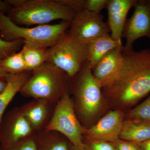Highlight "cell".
<instances>
[{"label": "cell", "mask_w": 150, "mask_h": 150, "mask_svg": "<svg viewBox=\"0 0 150 150\" xmlns=\"http://www.w3.org/2000/svg\"><path fill=\"white\" fill-rule=\"evenodd\" d=\"M70 23L61 21L56 24L25 27L16 24L6 14L0 13V37L6 41L22 40L31 46L48 48L68 31Z\"/></svg>", "instance_id": "4"}, {"label": "cell", "mask_w": 150, "mask_h": 150, "mask_svg": "<svg viewBox=\"0 0 150 150\" xmlns=\"http://www.w3.org/2000/svg\"><path fill=\"white\" fill-rule=\"evenodd\" d=\"M70 79L61 70L46 62L31 72L19 93L25 97L46 100L56 104L69 90Z\"/></svg>", "instance_id": "5"}, {"label": "cell", "mask_w": 150, "mask_h": 150, "mask_svg": "<svg viewBox=\"0 0 150 150\" xmlns=\"http://www.w3.org/2000/svg\"><path fill=\"white\" fill-rule=\"evenodd\" d=\"M0 68L8 74L27 71L21 51L0 60Z\"/></svg>", "instance_id": "20"}, {"label": "cell", "mask_w": 150, "mask_h": 150, "mask_svg": "<svg viewBox=\"0 0 150 150\" xmlns=\"http://www.w3.org/2000/svg\"><path fill=\"white\" fill-rule=\"evenodd\" d=\"M119 138L137 144L149 139L150 121L140 119L124 120Z\"/></svg>", "instance_id": "15"}, {"label": "cell", "mask_w": 150, "mask_h": 150, "mask_svg": "<svg viewBox=\"0 0 150 150\" xmlns=\"http://www.w3.org/2000/svg\"><path fill=\"white\" fill-rule=\"evenodd\" d=\"M69 90L74 96L73 103L79 120L81 124L88 123L100 110L103 94L87 62L77 74L70 79Z\"/></svg>", "instance_id": "3"}, {"label": "cell", "mask_w": 150, "mask_h": 150, "mask_svg": "<svg viewBox=\"0 0 150 150\" xmlns=\"http://www.w3.org/2000/svg\"><path fill=\"white\" fill-rule=\"evenodd\" d=\"M123 66L118 78L102 91L118 107H132L150 93V49H123Z\"/></svg>", "instance_id": "1"}, {"label": "cell", "mask_w": 150, "mask_h": 150, "mask_svg": "<svg viewBox=\"0 0 150 150\" xmlns=\"http://www.w3.org/2000/svg\"><path fill=\"white\" fill-rule=\"evenodd\" d=\"M88 57L87 45L66 32L55 44L48 48L47 62L72 79L80 71Z\"/></svg>", "instance_id": "7"}, {"label": "cell", "mask_w": 150, "mask_h": 150, "mask_svg": "<svg viewBox=\"0 0 150 150\" xmlns=\"http://www.w3.org/2000/svg\"><path fill=\"white\" fill-rule=\"evenodd\" d=\"M21 51L27 71L31 72L48 61V48H39L24 43Z\"/></svg>", "instance_id": "19"}, {"label": "cell", "mask_w": 150, "mask_h": 150, "mask_svg": "<svg viewBox=\"0 0 150 150\" xmlns=\"http://www.w3.org/2000/svg\"><path fill=\"white\" fill-rule=\"evenodd\" d=\"M56 105L46 100L34 99L20 108L23 115L36 133L43 130L47 125Z\"/></svg>", "instance_id": "14"}, {"label": "cell", "mask_w": 150, "mask_h": 150, "mask_svg": "<svg viewBox=\"0 0 150 150\" xmlns=\"http://www.w3.org/2000/svg\"><path fill=\"white\" fill-rule=\"evenodd\" d=\"M37 150H70L71 144L56 131L42 130L35 134Z\"/></svg>", "instance_id": "18"}, {"label": "cell", "mask_w": 150, "mask_h": 150, "mask_svg": "<svg viewBox=\"0 0 150 150\" xmlns=\"http://www.w3.org/2000/svg\"><path fill=\"white\" fill-rule=\"evenodd\" d=\"M86 150H117L113 143L105 141H87Z\"/></svg>", "instance_id": "25"}, {"label": "cell", "mask_w": 150, "mask_h": 150, "mask_svg": "<svg viewBox=\"0 0 150 150\" xmlns=\"http://www.w3.org/2000/svg\"><path fill=\"white\" fill-rule=\"evenodd\" d=\"M11 8L7 15L25 27L48 24L58 20L70 21L84 9V0H6Z\"/></svg>", "instance_id": "2"}, {"label": "cell", "mask_w": 150, "mask_h": 150, "mask_svg": "<svg viewBox=\"0 0 150 150\" xmlns=\"http://www.w3.org/2000/svg\"><path fill=\"white\" fill-rule=\"evenodd\" d=\"M24 43L22 40L7 41L0 37V60L20 51Z\"/></svg>", "instance_id": "22"}, {"label": "cell", "mask_w": 150, "mask_h": 150, "mask_svg": "<svg viewBox=\"0 0 150 150\" xmlns=\"http://www.w3.org/2000/svg\"><path fill=\"white\" fill-rule=\"evenodd\" d=\"M35 134L12 145H0V150H37Z\"/></svg>", "instance_id": "23"}, {"label": "cell", "mask_w": 150, "mask_h": 150, "mask_svg": "<svg viewBox=\"0 0 150 150\" xmlns=\"http://www.w3.org/2000/svg\"><path fill=\"white\" fill-rule=\"evenodd\" d=\"M108 0H85L84 10L90 12L100 13L101 11L106 8Z\"/></svg>", "instance_id": "24"}, {"label": "cell", "mask_w": 150, "mask_h": 150, "mask_svg": "<svg viewBox=\"0 0 150 150\" xmlns=\"http://www.w3.org/2000/svg\"><path fill=\"white\" fill-rule=\"evenodd\" d=\"M127 119H140L150 121V95L144 101L131 109Z\"/></svg>", "instance_id": "21"}, {"label": "cell", "mask_w": 150, "mask_h": 150, "mask_svg": "<svg viewBox=\"0 0 150 150\" xmlns=\"http://www.w3.org/2000/svg\"><path fill=\"white\" fill-rule=\"evenodd\" d=\"M85 128L76 114L72 99L68 90L56 103L53 115L43 130L58 132L66 137L73 146L86 150L83 140Z\"/></svg>", "instance_id": "6"}, {"label": "cell", "mask_w": 150, "mask_h": 150, "mask_svg": "<svg viewBox=\"0 0 150 150\" xmlns=\"http://www.w3.org/2000/svg\"><path fill=\"white\" fill-rule=\"evenodd\" d=\"M137 144L139 150H150V139Z\"/></svg>", "instance_id": "28"}, {"label": "cell", "mask_w": 150, "mask_h": 150, "mask_svg": "<svg viewBox=\"0 0 150 150\" xmlns=\"http://www.w3.org/2000/svg\"><path fill=\"white\" fill-rule=\"evenodd\" d=\"M136 0H108L106 9L107 22L113 40L122 43L121 39L129 10L133 7Z\"/></svg>", "instance_id": "13"}, {"label": "cell", "mask_w": 150, "mask_h": 150, "mask_svg": "<svg viewBox=\"0 0 150 150\" xmlns=\"http://www.w3.org/2000/svg\"><path fill=\"white\" fill-rule=\"evenodd\" d=\"M134 10L126 21L122 38L126 39L124 50L133 49L136 40L142 37L150 40V0H136Z\"/></svg>", "instance_id": "9"}, {"label": "cell", "mask_w": 150, "mask_h": 150, "mask_svg": "<svg viewBox=\"0 0 150 150\" xmlns=\"http://www.w3.org/2000/svg\"><path fill=\"white\" fill-rule=\"evenodd\" d=\"M11 8V6L6 0L2 1L0 0V13H7Z\"/></svg>", "instance_id": "27"}, {"label": "cell", "mask_w": 150, "mask_h": 150, "mask_svg": "<svg viewBox=\"0 0 150 150\" xmlns=\"http://www.w3.org/2000/svg\"><path fill=\"white\" fill-rule=\"evenodd\" d=\"M70 150H83L80 149H79L75 147L74 146H73L72 145H71V147H70Z\"/></svg>", "instance_id": "31"}, {"label": "cell", "mask_w": 150, "mask_h": 150, "mask_svg": "<svg viewBox=\"0 0 150 150\" xmlns=\"http://www.w3.org/2000/svg\"><path fill=\"white\" fill-rule=\"evenodd\" d=\"M87 62L91 69L103 57L114 48L123 46L122 43L113 40L110 34L100 36L89 43Z\"/></svg>", "instance_id": "17"}, {"label": "cell", "mask_w": 150, "mask_h": 150, "mask_svg": "<svg viewBox=\"0 0 150 150\" xmlns=\"http://www.w3.org/2000/svg\"><path fill=\"white\" fill-rule=\"evenodd\" d=\"M31 72L25 71L8 74L7 76V85L4 91L0 94V123L7 108L27 81Z\"/></svg>", "instance_id": "16"}, {"label": "cell", "mask_w": 150, "mask_h": 150, "mask_svg": "<svg viewBox=\"0 0 150 150\" xmlns=\"http://www.w3.org/2000/svg\"><path fill=\"white\" fill-rule=\"evenodd\" d=\"M8 74L5 71L0 68V77L6 76Z\"/></svg>", "instance_id": "30"}, {"label": "cell", "mask_w": 150, "mask_h": 150, "mask_svg": "<svg viewBox=\"0 0 150 150\" xmlns=\"http://www.w3.org/2000/svg\"><path fill=\"white\" fill-rule=\"evenodd\" d=\"M117 150H139L136 143L119 139L113 143Z\"/></svg>", "instance_id": "26"}, {"label": "cell", "mask_w": 150, "mask_h": 150, "mask_svg": "<svg viewBox=\"0 0 150 150\" xmlns=\"http://www.w3.org/2000/svg\"><path fill=\"white\" fill-rule=\"evenodd\" d=\"M7 76H6L0 77V94L4 91L7 85Z\"/></svg>", "instance_id": "29"}, {"label": "cell", "mask_w": 150, "mask_h": 150, "mask_svg": "<svg viewBox=\"0 0 150 150\" xmlns=\"http://www.w3.org/2000/svg\"><path fill=\"white\" fill-rule=\"evenodd\" d=\"M123 48L120 46L111 50L92 69L94 77L102 89L110 86L118 78L123 66Z\"/></svg>", "instance_id": "12"}, {"label": "cell", "mask_w": 150, "mask_h": 150, "mask_svg": "<svg viewBox=\"0 0 150 150\" xmlns=\"http://www.w3.org/2000/svg\"><path fill=\"white\" fill-rule=\"evenodd\" d=\"M35 133L20 108L15 107L5 113L0 123V145H12Z\"/></svg>", "instance_id": "10"}, {"label": "cell", "mask_w": 150, "mask_h": 150, "mask_svg": "<svg viewBox=\"0 0 150 150\" xmlns=\"http://www.w3.org/2000/svg\"><path fill=\"white\" fill-rule=\"evenodd\" d=\"M123 121V112L111 110L94 126L85 128L83 136L87 141H105L115 143L119 139Z\"/></svg>", "instance_id": "11"}, {"label": "cell", "mask_w": 150, "mask_h": 150, "mask_svg": "<svg viewBox=\"0 0 150 150\" xmlns=\"http://www.w3.org/2000/svg\"><path fill=\"white\" fill-rule=\"evenodd\" d=\"M67 32L81 43L88 45L93 40L105 34L110 29L104 16L83 10L75 14Z\"/></svg>", "instance_id": "8"}]
</instances>
